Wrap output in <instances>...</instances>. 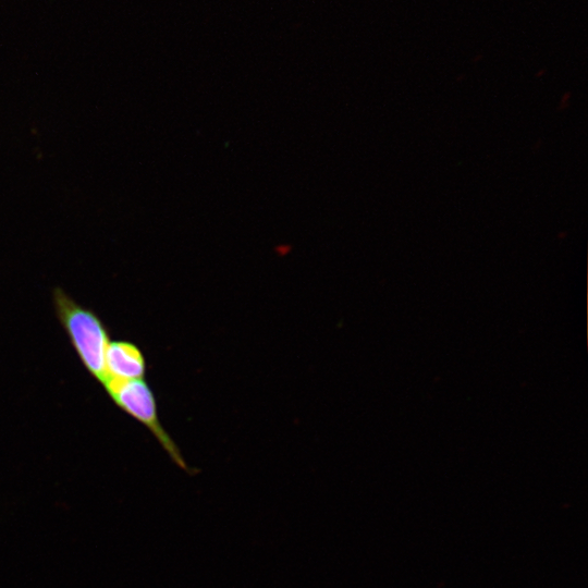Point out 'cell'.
I'll use <instances>...</instances> for the list:
<instances>
[{
    "instance_id": "obj_1",
    "label": "cell",
    "mask_w": 588,
    "mask_h": 588,
    "mask_svg": "<svg viewBox=\"0 0 588 588\" xmlns=\"http://www.w3.org/2000/svg\"><path fill=\"white\" fill-rule=\"evenodd\" d=\"M52 304L81 364L102 385L107 379L106 352L111 341L109 328L94 309L79 304L59 286L52 291Z\"/></svg>"
},
{
    "instance_id": "obj_2",
    "label": "cell",
    "mask_w": 588,
    "mask_h": 588,
    "mask_svg": "<svg viewBox=\"0 0 588 588\" xmlns=\"http://www.w3.org/2000/svg\"><path fill=\"white\" fill-rule=\"evenodd\" d=\"M102 388L115 406L150 431L180 468L189 474L196 473L189 468L180 448L162 426L159 419L156 396L145 378L130 381L107 379Z\"/></svg>"
},
{
    "instance_id": "obj_3",
    "label": "cell",
    "mask_w": 588,
    "mask_h": 588,
    "mask_svg": "<svg viewBox=\"0 0 588 588\" xmlns=\"http://www.w3.org/2000/svg\"><path fill=\"white\" fill-rule=\"evenodd\" d=\"M146 369L145 355L137 344L121 339L110 341L106 352L107 379L120 381L144 379Z\"/></svg>"
}]
</instances>
